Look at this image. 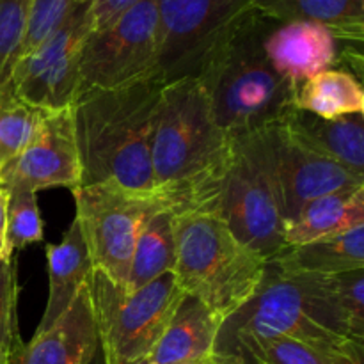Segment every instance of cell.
Masks as SVG:
<instances>
[{"instance_id": "6da1fadb", "label": "cell", "mask_w": 364, "mask_h": 364, "mask_svg": "<svg viewBox=\"0 0 364 364\" xmlns=\"http://www.w3.org/2000/svg\"><path fill=\"white\" fill-rule=\"evenodd\" d=\"M153 188L174 213L210 212L235 159L198 78L164 84L151 134Z\"/></svg>"}, {"instance_id": "7a4b0ae2", "label": "cell", "mask_w": 364, "mask_h": 364, "mask_svg": "<svg viewBox=\"0 0 364 364\" xmlns=\"http://www.w3.org/2000/svg\"><path fill=\"white\" fill-rule=\"evenodd\" d=\"M164 80L155 75L116 89L80 87L71 103L80 185L114 183L155 192L151 134Z\"/></svg>"}, {"instance_id": "3957f363", "label": "cell", "mask_w": 364, "mask_h": 364, "mask_svg": "<svg viewBox=\"0 0 364 364\" xmlns=\"http://www.w3.org/2000/svg\"><path fill=\"white\" fill-rule=\"evenodd\" d=\"M244 336H284L343 363L364 364V341L352 334L329 276L295 274L265 263L252 297L219 327L213 354H226Z\"/></svg>"}, {"instance_id": "277c9868", "label": "cell", "mask_w": 364, "mask_h": 364, "mask_svg": "<svg viewBox=\"0 0 364 364\" xmlns=\"http://www.w3.org/2000/svg\"><path fill=\"white\" fill-rule=\"evenodd\" d=\"M267 23L269 18L252 9L196 77L213 119L231 141L283 123L297 109V85L281 77L263 52Z\"/></svg>"}, {"instance_id": "5b68a950", "label": "cell", "mask_w": 364, "mask_h": 364, "mask_svg": "<svg viewBox=\"0 0 364 364\" xmlns=\"http://www.w3.org/2000/svg\"><path fill=\"white\" fill-rule=\"evenodd\" d=\"M174 276L220 320L245 304L265 272V259L245 247L226 224L206 212L174 213Z\"/></svg>"}, {"instance_id": "8992f818", "label": "cell", "mask_w": 364, "mask_h": 364, "mask_svg": "<svg viewBox=\"0 0 364 364\" xmlns=\"http://www.w3.org/2000/svg\"><path fill=\"white\" fill-rule=\"evenodd\" d=\"M87 291L102 354L121 361L151 355L185 295L174 272L162 274L127 294L123 287L95 269Z\"/></svg>"}, {"instance_id": "52a82bcc", "label": "cell", "mask_w": 364, "mask_h": 364, "mask_svg": "<svg viewBox=\"0 0 364 364\" xmlns=\"http://www.w3.org/2000/svg\"><path fill=\"white\" fill-rule=\"evenodd\" d=\"M71 192L75 220L92 269L124 288L142 226L153 213L169 206L156 192H135L114 183L82 185Z\"/></svg>"}, {"instance_id": "ba28073f", "label": "cell", "mask_w": 364, "mask_h": 364, "mask_svg": "<svg viewBox=\"0 0 364 364\" xmlns=\"http://www.w3.org/2000/svg\"><path fill=\"white\" fill-rule=\"evenodd\" d=\"M233 142L262 167L284 224L320 196L364 187V178L302 146L281 123Z\"/></svg>"}, {"instance_id": "9c48e42d", "label": "cell", "mask_w": 364, "mask_h": 364, "mask_svg": "<svg viewBox=\"0 0 364 364\" xmlns=\"http://www.w3.org/2000/svg\"><path fill=\"white\" fill-rule=\"evenodd\" d=\"M159 75L164 84L196 78L217 46L252 11V0H156Z\"/></svg>"}, {"instance_id": "30bf717a", "label": "cell", "mask_w": 364, "mask_h": 364, "mask_svg": "<svg viewBox=\"0 0 364 364\" xmlns=\"http://www.w3.org/2000/svg\"><path fill=\"white\" fill-rule=\"evenodd\" d=\"M159 55L156 0H141L109 27L87 36L78 63L80 87L116 89L155 77Z\"/></svg>"}, {"instance_id": "8fae6325", "label": "cell", "mask_w": 364, "mask_h": 364, "mask_svg": "<svg viewBox=\"0 0 364 364\" xmlns=\"http://www.w3.org/2000/svg\"><path fill=\"white\" fill-rule=\"evenodd\" d=\"M91 32V0H84L48 38L18 60L6 87L46 112L71 107L80 91L78 63Z\"/></svg>"}, {"instance_id": "7c38bea8", "label": "cell", "mask_w": 364, "mask_h": 364, "mask_svg": "<svg viewBox=\"0 0 364 364\" xmlns=\"http://www.w3.org/2000/svg\"><path fill=\"white\" fill-rule=\"evenodd\" d=\"M233 144V164L206 213L219 217L240 244L269 262L287 249L284 219L262 167L247 149Z\"/></svg>"}, {"instance_id": "4fadbf2b", "label": "cell", "mask_w": 364, "mask_h": 364, "mask_svg": "<svg viewBox=\"0 0 364 364\" xmlns=\"http://www.w3.org/2000/svg\"><path fill=\"white\" fill-rule=\"evenodd\" d=\"M263 52L281 77L301 85L313 75L348 64L361 80L363 50L340 41L329 28L313 21H274L269 18Z\"/></svg>"}, {"instance_id": "5bb4252c", "label": "cell", "mask_w": 364, "mask_h": 364, "mask_svg": "<svg viewBox=\"0 0 364 364\" xmlns=\"http://www.w3.org/2000/svg\"><path fill=\"white\" fill-rule=\"evenodd\" d=\"M0 185L6 191L27 188L36 194L55 187L73 191L80 185V164L70 107L46 112L27 148L0 169Z\"/></svg>"}, {"instance_id": "9a60e30c", "label": "cell", "mask_w": 364, "mask_h": 364, "mask_svg": "<svg viewBox=\"0 0 364 364\" xmlns=\"http://www.w3.org/2000/svg\"><path fill=\"white\" fill-rule=\"evenodd\" d=\"M100 350L87 284L66 315L48 331L21 341L7 354L6 364H91Z\"/></svg>"}, {"instance_id": "2e32d148", "label": "cell", "mask_w": 364, "mask_h": 364, "mask_svg": "<svg viewBox=\"0 0 364 364\" xmlns=\"http://www.w3.org/2000/svg\"><path fill=\"white\" fill-rule=\"evenodd\" d=\"M281 124L302 146L364 178V112L326 119L294 109Z\"/></svg>"}, {"instance_id": "e0dca14e", "label": "cell", "mask_w": 364, "mask_h": 364, "mask_svg": "<svg viewBox=\"0 0 364 364\" xmlns=\"http://www.w3.org/2000/svg\"><path fill=\"white\" fill-rule=\"evenodd\" d=\"M46 265L50 279L48 301L34 334L48 331L57 320L66 315L92 272L91 258L75 219L60 244L46 245Z\"/></svg>"}, {"instance_id": "ac0fdd59", "label": "cell", "mask_w": 364, "mask_h": 364, "mask_svg": "<svg viewBox=\"0 0 364 364\" xmlns=\"http://www.w3.org/2000/svg\"><path fill=\"white\" fill-rule=\"evenodd\" d=\"M220 323L223 320L208 306L198 297L185 294L149 361L181 364L208 359L213 354Z\"/></svg>"}, {"instance_id": "d6986e66", "label": "cell", "mask_w": 364, "mask_h": 364, "mask_svg": "<svg viewBox=\"0 0 364 364\" xmlns=\"http://www.w3.org/2000/svg\"><path fill=\"white\" fill-rule=\"evenodd\" d=\"M364 226V187L320 196L284 224L287 247L338 237Z\"/></svg>"}, {"instance_id": "ffe728a7", "label": "cell", "mask_w": 364, "mask_h": 364, "mask_svg": "<svg viewBox=\"0 0 364 364\" xmlns=\"http://www.w3.org/2000/svg\"><path fill=\"white\" fill-rule=\"evenodd\" d=\"M252 9L274 21H313L340 41L363 46L364 0H252Z\"/></svg>"}, {"instance_id": "44dd1931", "label": "cell", "mask_w": 364, "mask_h": 364, "mask_svg": "<svg viewBox=\"0 0 364 364\" xmlns=\"http://www.w3.org/2000/svg\"><path fill=\"white\" fill-rule=\"evenodd\" d=\"M269 262H274L287 272L320 276L364 269V226L338 237L287 247Z\"/></svg>"}, {"instance_id": "7402d4cb", "label": "cell", "mask_w": 364, "mask_h": 364, "mask_svg": "<svg viewBox=\"0 0 364 364\" xmlns=\"http://www.w3.org/2000/svg\"><path fill=\"white\" fill-rule=\"evenodd\" d=\"M176 265V237H174V212L162 208L153 213L142 226L132 255L124 291L130 294L151 283Z\"/></svg>"}, {"instance_id": "603a6c76", "label": "cell", "mask_w": 364, "mask_h": 364, "mask_svg": "<svg viewBox=\"0 0 364 364\" xmlns=\"http://www.w3.org/2000/svg\"><path fill=\"white\" fill-rule=\"evenodd\" d=\"M295 107L326 119L364 112L363 84L348 70H323L299 85Z\"/></svg>"}, {"instance_id": "cb8c5ba5", "label": "cell", "mask_w": 364, "mask_h": 364, "mask_svg": "<svg viewBox=\"0 0 364 364\" xmlns=\"http://www.w3.org/2000/svg\"><path fill=\"white\" fill-rule=\"evenodd\" d=\"M46 110L38 109L0 87V169L20 155L41 127Z\"/></svg>"}, {"instance_id": "d4e9b609", "label": "cell", "mask_w": 364, "mask_h": 364, "mask_svg": "<svg viewBox=\"0 0 364 364\" xmlns=\"http://www.w3.org/2000/svg\"><path fill=\"white\" fill-rule=\"evenodd\" d=\"M226 354H238L256 364H350L284 336H244Z\"/></svg>"}, {"instance_id": "484cf974", "label": "cell", "mask_w": 364, "mask_h": 364, "mask_svg": "<svg viewBox=\"0 0 364 364\" xmlns=\"http://www.w3.org/2000/svg\"><path fill=\"white\" fill-rule=\"evenodd\" d=\"M6 210V238L11 251L39 244L45 237V224L39 212L36 192L27 188H11Z\"/></svg>"}, {"instance_id": "4316f807", "label": "cell", "mask_w": 364, "mask_h": 364, "mask_svg": "<svg viewBox=\"0 0 364 364\" xmlns=\"http://www.w3.org/2000/svg\"><path fill=\"white\" fill-rule=\"evenodd\" d=\"M28 0H0V87L7 84L27 31Z\"/></svg>"}, {"instance_id": "83f0119b", "label": "cell", "mask_w": 364, "mask_h": 364, "mask_svg": "<svg viewBox=\"0 0 364 364\" xmlns=\"http://www.w3.org/2000/svg\"><path fill=\"white\" fill-rule=\"evenodd\" d=\"M82 2L84 0H28L27 31L18 60L31 53L43 39L48 38Z\"/></svg>"}, {"instance_id": "f1b7e54d", "label": "cell", "mask_w": 364, "mask_h": 364, "mask_svg": "<svg viewBox=\"0 0 364 364\" xmlns=\"http://www.w3.org/2000/svg\"><path fill=\"white\" fill-rule=\"evenodd\" d=\"M18 291L20 287L13 256L0 262V352L6 355L21 343L16 313Z\"/></svg>"}, {"instance_id": "f546056e", "label": "cell", "mask_w": 364, "mask_h": 364, "mask_svg": "<svg viewBox=\"0 0 364 364\" xmlns=\"http://www.w3.org/2000/svg\"><path fill=\"white\" fill-rule=\"evenodd\" d=\"M334 297L345 313L352 334L364 341V269L331 274Z\"/></svg>"}, {"instance_id": "4dcf8cb0", "label": "cell", "mask_w": 364, "mask_h": 364, "mask_svg": "<svg viewBox=\"0 0 364 364\" xmlns=\"http://www.w3.org/2000/svg\"><path fill=\"white\" fill-rule=\"evenodd\" d=\"M141 0H91L92 31H102Z\"/></svg>"}, {"instance_id": "1f68e13d", "label": "cell", "mask_w": 364, "mask_h": 364, "mask_svg": "<svg viewBox=\"0 0 364 364\" xmlns=\"http://www.w3.org/2000/svg\"><path fill=\"white\" fill-rule=\"evenodd\" d=\"M7 196L9 192L0 185V262L7 258H13L14 252L11 251L9 245H7L6 238V210H7Z\"/></svg>"}, {"instance_id": "d6a6232c", "label": "cell", "mask_w": 364, "mask_h": 364, "mask_svg": "<svg viewBox=\"0 0 364 364\" xmlns=\"http://www.w3.org/2000/svg\"><path fill=\"white\" fill-rule=\"evenodd\" d=\"M210 364H256L238 354H212Z\"/></svg>"}, {"instance_id": "836d02e7", "label": "cell", "mask_w": 364, "mask_h": 364, "mask_svg": "<svg viewBox=\"0 0 364 364\" xmlns=\"http://www.w3.org/2000/svg\"><path fill=\"white\" fill-rule=\"evenodd\" d=\"M103 364H151V361H149V358L135 359V361H121V359H110L103 355Z\"/></svg>"}, {"instance_id": "e575fe53", "label": "cell", "mask_w": 364, "mask_h": 364, "mask_svg": "<svg viewBox=\"0 0 364 364\" xmlns=\"http://www.w3.org/2000/svg\"><path fill=\"white\" fill-rule=\"evenodd\" d=\"M91 364H103V354H102V348H100L98 354L95 355V359H92Z\"/></svg>"}, {"instance_id": "d590c367", "label": "cell", "mask_w": 364, "mask_h": 364, "mask_svg": "<svg viewBox=\"0 0 364 364\" xmlns=\"http://www.w3.org/2000/svg\"><path fill=\"white\" fill-rule=\"evenodd\" d=\"M210 358H212V355H210ZM210 358L201 359V361H191V363H181V364H210Z\"/></svg>"}, {"instance_id": "8d00e7d4", "label": "cell", "mask_w": 364, "mask_h": 364, "mask_svg": "<svg viewBox=\"0 0 364 364\" xmlns=\"http://www.w3.org/2000/svg\"><path fill=\"white\" fill-rule=\"evenodd\" d=\"M6 359H7V355L0 352V364H6Z\"/></svg>"}]
</instances>
